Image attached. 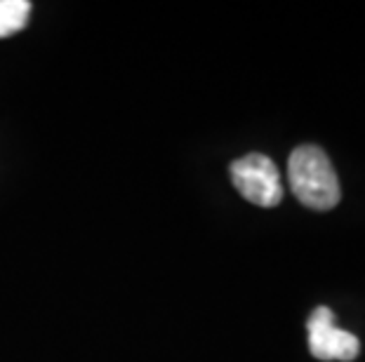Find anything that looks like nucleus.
Segmentation results:
<instances>
[{"mask_svg":"<svg viewBox=\"0 0 365 362\" xmlns=\"http://www.w3.org/2000/svg\"><path fill=\"white\" fill-rule=\"evenodd\" d=\"M287 179L294 198L309 210H332L339 198V179L328 153L318 146H299L287 160Z\"/></svg>","mask_w":365,"mask_h":362,"instance_id":"nucleus-1","label":"nucleus"},{"mask_svg":"<svg viewBox=\"0 0 365 362\" xmlns=\"http://www.w3.org/2000/svg\"><path fill=\"white\" fill-rule=\"evenodd\" d=\"M229 172L236 191L252 205L276 207L283 200V181L278 167L262 153H250L234 160Z\"/></svg>","mask_w":365,"mask_h":362,"instance_id":"nucleus-2","label":"nucleus"},{"mask_svg":"<svg viewBox=\"0 0 365 362\" xmlns=\"http://www.w3.org/2000/svg\"><path fill=\"white\" fill-rule=\"evenodd\" d=\"M309 329V348H312V356L318 360H341L349 362L359 356L361 344L351 332L346 329H339L335 325V315L328 306L316 308L314 315L307 322Z\"/></svg>","mask_w":365,"mask_h":362,"instance_id":"nucleus-3","label":"nucleus"},{"mask_svg":"<svg viewBox=\"0 0 365 362\" xmlns=\"http://www.w3.org/2000/svg\"><path fill=\"white\" fill-rule=\"evenodd\" d=\"M31 17L29 0H0V38H10L26 26Z\"/></svg>","mask_w":365,"mask_h":362,"instance_id":"nucleus-4","label":"nucleus"}]
</instances>
